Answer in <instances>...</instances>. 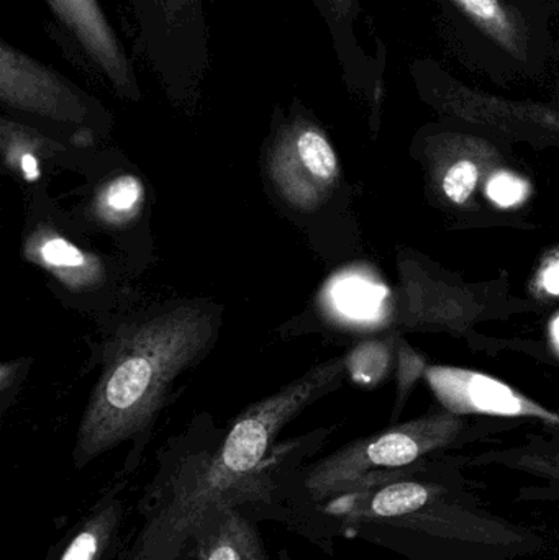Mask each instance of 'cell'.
Instances as JSON below:
<instances>
[{"mask_svg":"<svg viewBox=\"0 0 559 560\" xmlns=\"http://www.w3.org/2000/svg\"><path fill=\"white\" fill-rule=\"evenodd\" d=\"M522 424L499 418L465 417L440 407L416 420L361 438L294 474L286 497L288 522L368 477L407 469Z\"/></svg>","mask_w":559,"mask_h":560,"instance_id":"obj_4","label":"cell"},{"mask_svg":"<svg viewBox=\"0 0 559 560\" xmlns=\"http://www.w3.org/2000/svg\"><path fill=\"white\" fill-rule=\"evenodd\" d=\"M0 101L3 107L78 130H91L104 115L95 98L7 42L0 43Z\"/></svg>","mask_w":559,"mask_h":560,"instance_id":"obj_11","label":"cell"},{"mask_svg":"<svg viewBox=\"0 0 559 560\" xmlns=\"http://www.w3.org/2000/svg\"><path fill=\"white\" fill-rule=\"evenodd\" d=\"M412 154L423 167L430 202L449 212L478 209L479 190L508 167L504 140L443 118L417 131Z\"/></svg>","mask_w":559,"mask_h":560,"instance_id":"obj_7","label":"cell"},{"mask_svg":"<svg viewBox=\"0 0 559 560\" xmlns=\"http://www.w3.org/2000/svg\"><path fill=\"white\" fill-rule=\"evenodd\" d=\"M144 187L137 176L124 174L108 180L94 199V215L102 225L124 229L140 215Z\"/></svg>","mask_w":559,"mask_h":560,"instance_id":"obj_20","label":"cell"},{"mask_svg":"<svg viewBox=\"0 0 559 560\" xmlns=\"http://www.w3.org/2000/svg\"><path fill=\"white\" fill-rule=\"evenodd\" d=\"M308 446L294 441L269 454L229 430L217 446L174 460L141 497L140 526L115 560H194L200 523L222 506L288 522L289 483Z\"/></svg>","mask_w":559,"mask_h":560,"instance_id":"obj_2","label":"cell"},{"mask_svg":"<svg viewBox=\"0 0 559 560\" xmlns=\"http://www.w3.org/2000/svg\"><path fill=\"white\" fill-rule=\"evenodd\" d=\"M466 466L522 474L532 480V486L519 490V500L559 505V430L541 428L540 433L528 434L521 443L466 457Z\"/></svg>","mask_w":559,"mask_h":560,"instance_id":"obj_15","label":"cell"},{"mask_svg":"<svg viewBox=\"0 0 559 560\" xmlns=\"http://www.w3.org/2000/svg\"><path fill=\"white\" fill-rule=\"evenodd\" d=\"M427 384L440 407L465 417L499 418L559 430V410L544 407L512 385L471 369L429 365Z\"/></svg>","mask_w":559,"mask_h":560,"instance_id":"obj_12","label":"cell"},{"mask_svg":"<svg viewBox=\"0 0 559 560\" xmlns=\"http://www.w3.org/2000/svg\"><path fill=\"white\" fill-rule=\"evenodd\" d=\"M125 518V502L120 490L105 495L82 520L65 548L53 560H115L118 555V533Z\"/></svg>","mask_w":559,"mask_h":560,"instance_id":"obj_18","label":"cell"},{"mask_svg":"<svg viewBox=\"0 0 559 560\" xmlns=\"http://www.w3.org/2000/svg\"><path fill=\"white\" fill-rule=\"evenodd\" d=\"M521 2L538 12H544L550 19L555 20L559 15V0H521Z\"/></svg>","mask_w":559,"mask_h":560,"instance_id":"obj_24","label":"cell"},{"mask_svg":"<svg viewBox=\"0 0 559 560\" xmlns=\"http://www.w3.org/2000/svg\"><path fill=\"white\" fill-rule=\"evenodd\" d=\"M393 361V346L386 341H370L354 348L345 358L347 374L361 387H373L380 384Z\"/></svg>","mask_w":559,"mask_h":560,"instance_id":"obj_21","label":"cell"},{"mask_svg":"<svg viewBox=\"0 0 559 560\" xmlns=\"http://www.w3.org/2000/svg\"><path fill=\"white\" fill-rule=\"evenodd\" d=\"M46 3L82 61L105 79L115 94L128 101H140L133 62L98 0H46Z\"/></svg>","mask_w":559,"mask_h":560,"instance_id":"obj_13","label":"cell"},{"mask_svg":"<svg viewBox=\"0 0 559 560\" xmlns=\"http://www.w3.org/2000/svg\"><path fill=\"white\" fill-rule=\"evenodd\" d=\"M3 163L12 173L22 176L26 183H35L42 176V160L55 151L62 150L61 144L48 140L45 135L25 125L2 118L0 125Z\"/></svg>","mask_w":559,"mask_h":560,"instance_id":"obj_19","label":"cell"},{"mask_svg":"<svg viewBox=\"0 0 559 560\" xmlns=\"http://www.w3.org/2000/svg\"><path fill=\"white\" fill-rule=\"evenodd\" d=\"M450 55L499 88L544 79L559 65L554 19L521 0H432Z\"/></svg>","mask_w":559,"mask_h":560,"instance_id":"obj_5","label":"cell"},{"mask_svg":"<svg viewBox=\"0 0 559 560\" xmlns=\"http://www.w3.org/2000/svg\"><path fill=\"white\" fill-rule=\"evenodd\" d=\"M23 255L71 290L97 289L105 280V268L97 256L79 248L49 226L39 225L30 233Z\"/></svg>","mask_w":559,"mask_h":560,"instance_id":"obj_17","label":"cell"},{"mask_svg":"<svg viewBox=\"0 0 559 560\" xmlns=\"http://www.w3.org/2000/svg\"><path fill=\"white\" fill-rule=\"evenodd\" d=\"M315 7L327 26L348 88L360 92L370 102L373 115L380 114L387 48L381 38H376L377 52L371 55L361 43L360 25L364 12L361 0H315Z\"/></svg>","mask_w":559,"mask_h":560,"instance_id":"obj_14","label":"cell"},{"mask_svg":"<svg viewBox=\"0 0 559 560\" xmlns=\"http://www.w3.org/2000/svg\"><path fill=\"white\" fill-rule=\"evenodd\" d=\"M409 72L420 101L443 120L478 128L504 141L559 144V105L478 91L432 58L414 59Z\"/></svg>","mask_w":559,"mask_h":560,"instance_id":"obj_6","label":"cell"},{"mask_svg":"<svg viewBox=\"0 0 559 560\" xmlns=\"http://www.w3.org/2000/svg\"><path fill=\"white\" fill-rule=\"evenodd\" d=\"M397 354H399V377H397V400L396 407H394L393 424H396L397 417L403 413L404 405H406L414 385L429 368L426 359L417 354L406 341L397 342Z\"/></svg>","mask_w":559,"mask_h":560,"instance_id":"obj_22","label":"cell"},{"mask_svg":"<svg viewBox=\"0 0 559 560\" xmlns=\"http://www.w3.org/2000/svg\"><path fill=\"white\" fill-rule=\"evenodd\" d=\"M220 323L216 308L194 302L130 323L117 332L79 423L72 451L75 469L150 433L171 385L212 348Z\"/></svg>","mask_w":559,"mask_h":560,"instance_id":"obj_3","label":"cell"},{"mask_svg":"<svg viewBox=\"0 0 559 560\" xmlns=\"http://www.w3.org/2000/svg\"><path fill=\"white\" fill-rule=\"evenodd\" d=\"M266 171L279 196L299 212L321 209L340 180V161L324 128L298 112L278 125Z\"/></svg>","mask_w":559,"mask_h":560,"instance_id":"obj_10","label":"cell"},{"mask_svg":"<svg viewBox=\"0 0 559 560\" xmlns=\"http://www.w3.org/2000/svg\"><path fill=\"white\" fill-rule=\"evenodd\" d=\"M466 459H429L383 474L338 503L348 536L412 560H515L544 549L531 529L499 518L469 490Z\"/></svg>","mask_w":559,"mask_h":560,"instance_id":"obj_1","label":"cell"},{"mask_svg":"<svg viewBox=\"0 0 559 560\" xmlns=\"http://www.w3.org/2000/svg\"><path fill=\"white\" fill-rule=\"evenodd\" d=\"M399 323L407 328L465 332L491 319L492 306L504 310L508 296L492 299V283H466L445 278L419 253L399 256Z\"/></svg>","mask_w":559,"mask_h":560,"instance_id":"obj_9","label":"cell"},{"mask_svg":"<svg viewBox=\"0 0 559 560\" xmlns=\"http://www.w3.org/2000/svg\"><path fill=\"white\" fill-rule=\"evenodd\" d=\"M210 2L128 0L141 56L170 91H193L209 71L206 12Z\"/></svg>","mask_w":559,"mask_h":560,"instance_id":"obj_8","label":"cell"},{"mask_svg":"<svg viewBox=\"0 0 559 560\" xmlns=\"http://www.w3.org/2000/svg\"><path fill=\"white\" fill-rule=\"evenodd\" d=\"M23 372H25V361L2 364V369H0V392H2L3 400L7 398V392L19 384V377Z\"/></svg>","mask_w":559,"mask_h":560,"instance_id":"obj_23","label":"cell"},{"mask_svg":"<svg viewBox=\"0 0 559 560\" xmlns=\"http://www.w3.org/2000/svg\"><path fill=\"white\" fill-rule=\"evenodd\" d=\"M256 520L240 506L213 510L200 523L194 560H269Z\"/></svg>","mask_w":559,"mask_h":560,"instance_id":"obj_16","label":"cell"}]
</instances>
